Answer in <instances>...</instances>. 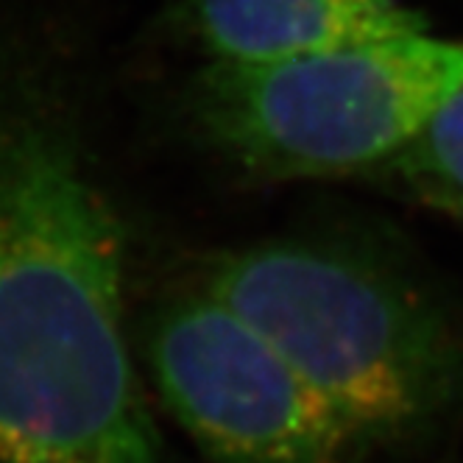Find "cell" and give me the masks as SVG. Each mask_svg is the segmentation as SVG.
Here are the masks:
<instances>
[{"mask_svg": "<svg viewBox=\"0 0 463 463\" xmlns=\"http://www.w3.org/2000/svg\"><path fill=\"white\" fill-rule=\"evenodd\" d=\"M148 366L168 413L215 463H354L363 455L310 383L204 288L159 310Z\"/></svg>", "mask_w": 463, "mask_h": 463, "instance_id": "4", "label": "cell"}, {"mask_svg": "<svg viewBox=\"0 0 463 463\" xmlns=\"http://www.w3.org/2000/svg\"><path fill=\"white\" fill-rule=\"evenodd\" d=\"M207 61H271L421 28L400 0H174Z\"/></svg>", "mask_w": 463, "mask_h": 463, "instance_id": "5", "label": "cell"}, {"mask_svg": "<svg viewBox=\"0 0 463 463\" xmlns=\"http://www.w3.org/2000/svg\"><path fill=\"white\" fill-rule=\"evenodd\" d=\"M123 266L68 115L0 81V463H159Z\"/></svg>", "mask_w": 463, "mask_h": 463, "instance_id": "1", "label": "cell"}, {"mask_svg": "<svg viewBox=\"0 0 463 463\" xmlns=\"http://www.w3.org/2000/svg\"><path fill=\"white\" fill-rule=\"evenodd\" d=\"M380 174L421 204L463 218V84Z\"/></svg>", "mask_w": 463, "mask_h": 463, "instance_id": "6", "label": "cell"}, {"mask_svg": "<svg viewBox=\"0 0 463 463\" xmlns=\"http://www.w3.org/2000/svg\"><path fill=\"white\" fill-rule=\"evenodd\" d=\"M463 84V45L427 25L271 61H207L182 92L204 148L260 179L380 174Z\"/></svg>", "mask_w": 463, "mask_h": 463, "instance_id": "3", "label": "cell"}, {"mask_svg": "<svg viewBox=\"0 0 463 463\" xmlns=\"http://www.w3.org/2000/svg\"><path fill=\"white\" fill-rule=\"evenodd\" d=\"M202 288L310 383L363 452L405 444L463 402V329L372 246L285 238L232 249Z\"/></svg>", "mask_w": 463, "mask_h": 463, "instance_id": "2", "label": "cell"}]
</instances>
